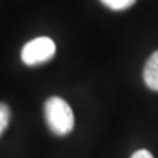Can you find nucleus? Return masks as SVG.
<instances>
[{"label":"nucleus","instance_id":"3","mask_svg":"<svg viewBox=\"0 0 158 158\" xmlns=\"http://www.w3.org/2000/svg\"><path fill=\"white\" fill-rule=\"evenodd\" d=\"M144 82L153 91H158V50H156L148 58L144 67Z\"/></svg>","mask_w":158,"mask_h":158},{"label":"nucleus","instance_id":"4","mask_svg":"<svg viewBox=\"0 0 158 158\" xmlns=\"http://www.w3.org/2000/svg\"><path fill=\"white\" fill-rule=\"evenodd\" d=\"M99 2L112 11H124L131 8L136 3V0H99Z\"/></svg>","mask_w":158,"mask_h":158},{"label":"nucleus","instance_id":"2","mask_svg":"<svg viewBox=\"0 0 158 158\" xmlns=\"http://www.w3.org/2000/svg\"><path fill=\"white\" fill-rule=\"evenodd\" d=\"M56 42L49 37H36L21 49V61L27 66H40L56 56Z\"/></svg>","mask_w":158,"mask_h":158},{"label":"nucleus","instance_id":"1","mask_svg":"<svg viewBox=\"0 0 158 158\" xmlns=\"http://www.w3.org/2000/svg\"><path fill=\"white\" fill-rule=\"evenodd\" d=\"M48 128L56 136H66L74 129V113L65 99L52 96L44 104Z\"/></svg>","mask_w":158,"mask_h":158},{"label":"nucleus","instance_id":"5","mask_svg":"<svg viewBox=\"0 0 158 158\" xmlns=\"http://www.w3.org/2000/svg\"><path fill=\"white\" fill-rule=\"evenodd\" d=\"M9 117H11V110H9V107L6 103L0 102V136L8 128Z\"/></svg>","mask_w":158,"mask_h":158},{"label":"nucleus","instance_id":"6","mask_svg":"<svg viewBox=\"0 0 158 158\" xmlns=\"http://www.w3.org/2000/svg\"><path fill=\"white\" fill-rule=\"evenodd\" d=\"M131 158H154V157H153V154L149 150L140 149V150H137V152L133 153V154L131 156Z\"/></svg>","mask_w":158,"mask_h":158}]
</instances>
